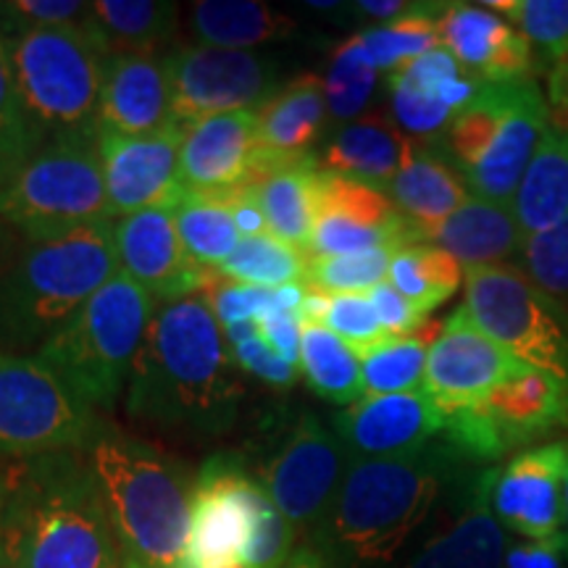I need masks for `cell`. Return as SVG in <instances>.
Segmentation results:
<instances>
[{
	"instance_id": "4dcf8cb0",
	"label": "cell",
	"mask_w": 568,
	"mask_h": 568,
	"mask_svg": "<svg viewBox=\"0 0 568 568\" xmlns=\"http://www.w3.org/2000/svg\"><path fill=\"white\" fill-rule=\"evenodd\" d=\"M190 30L197 45L251 51L295 38L297 24L293 17L258 0H201L190 6Z\"/></svg>"
},
{
	"instance_id": "db71d44e",
	"label": "cell",
	"mask_w": 568,
	"mask_h": 568,
	"mask_svg": "<svg viewBox=\"0 0 568 568\" xmlns=\"http://www.w3.org/2000/svg\"><path fill=\"white\" fill-rule=\"evenodd\" d=\"M224 201L230 205L234 224L243 237H258V234H268V224L261 209L258 197H255L253 184H243V187L226 190Z\"/></svg>"
},
{
	"instance_id": "d590c367",
	"label": "cell",
	"mask_w": 568,
	"mask_h": 568,
	"mask_svg": "<svg viewBox=\"0 0 568 568\" xmlns=\"http://www.w3.org/2000/svg\"><path fill=\"white\" fill-rule=\"evenodd\" d=\"M445 9L447 3H414L406 17L361 32L358 38L374 67L393 74L408 61L439 48V19Z\"/></svg>"
},
{
	"instance_id": "83f0119b",
	"label": "cell",
	"mask_w": 568,
	"mask_h": 568,
	"mask_svg": "<svg viewBox=\"0 0 568 568\" xmlns=\"http://www.w3.org/2000/svg\"><path fill=\"white\" fill-rule=\"evenodd\" d=\"M326 111L329 109L322 77L303 74L287 82L255 109L261 151L276 159L311 155V148L324 130Z\"/></svg>"
},
{
	"instance_id": "44dd1931",
	"label": "cell",
	"mask_w": 568,
	"mask_h": 568,
	"mask_svg": "<svg viewBox=\"0 0 568 568\" xmlns=\"http://www.w3.org/2000/svg\"><path fill=\"white\" fill-rule=\"evenodd\" d=\"M261 142L255 109L216 113L184 126L180 180L195 193H226L251 184L258 166Z\"/></svg>"
},
{
	"instance_id": "ab89813d",
	"label": "cell",
	"mask_w": 568,
	"mask_h": 568,
	"mask_svg": "<svg viewBox=\"0 0 568 568\" xmlns=\"http://www.w3.org/2000/svg\"><path fill=\"white\" fill-rule=\"evenodd\" d=\"M376 77H379V69L368 59L358 34L337 45L324 77L326 109H329L335 122L347 124L361 119V111L366 109L374 95Z\"/></svg>"
},
{
	"instance_id": "f546056e",
	"label": "cell",
	"mask_w": 568,
	"mask_h": 568,
	"mask_svg": "<svg viewBox=\"0 0 568 568\" xmlns=\"http://www.w3.org/2000/svg\"><path fill=\"white\" fill-rule=\"evenodd\" d=\"M524 240L550 232L568 216V134L548 126L510 201Z\"/></svg>"
},
{
	"instance_id": "11a10c76",
	"label": "cell",
	"mask_w": 568,
	"mask_h": 568,
	"mask_svg": "<svg viewBox=\"0 0 568 568\" xmlns=\"http://www.w3.org/2000/svg\"><path fill=\"white\" fill-rule=\"evenodd\" d=\"M548 105H550V124L568 134V61L558 63V67H552L550 71Z\"/></svg>"
},
{
	"instance_id": "4316f807",
	"label": "cell",
	"mask_w": 568,
	"mask_h": 568,
	"mask_svg": "<svg viewBox=\"0 0 568 568\" xmlns=\"http://www.w3.org/2000/svg\"><path fill=\"white\" fill-rule=\"evenodd\" d=\"M508 542V531L489 510L485 479L479 477L456 521L432 537L403 568H503Z\"/></svg>"
},
{
	"instance_id": "7c38bea8",
	"label": "cell",
	"mask_w": 568,
	"mask_h": 568,
	"mask_svg": "<svg viewBox=\"0 0 568 568\" xmlns=\"http://www.w3.org/2000/svg\"><path fill=\"white\" fill-rule=\"evenodd\" d=\"M568 429V385L556 376L529 372L500 385L479 406L445 416L443 439L460 460L493 464L524 453Z\"/></svg>"
},
{
	"instance_id": "7a4b0ae2",
	"label": "cell",
	"mask_w": 568,
	"mask_h": 568,
	"mask_svg": "<svg viewBox=\"0 0 568 568\" xmlns=\"http://www.w3.org/2000/svg\"><path fill=\"white\" fill-rule=\"evenodd\" d=\"M458 456L445 443L414 456L351 460L324 521L305 539L329 568H385L435 510Z\"/></svg>"
},
{
	"instance_id": "836d02e7",
	"label": "cell",
	"mask_w": 568,
	"mask_h": 568,
	"mask_svg": "<svg viewBox=\"0 0 568 568\" xmlns=\"http://www.w3.org/2000/svg\"><path fill=\"white\" fill-rule=\"evenodd\" d=\"M301 326V372L308 387L337 406L364 400V372L358 353L324 324Z\"/></svg>"
},
{
	"instance_id": "b9f144b4",
	"label": "cell",
	"mask_w": 568,
	"mask_h": 568,
	"mask_svg": "<svg viewBox=\"0 0 568 568\" xmlns=\"http://www.w3.org/2000/svg\"><path fill=\"white\" fill-rule=\"evenodd\" d=\"M489 11H500L552 67L568 61V0H487Z\"/></svg>"
},
{
	"instance_id": "2e32d148",
	"label": "cell",
	"mask_w": 568,
	"mask_h": 568,
	"mask_svg": "<svg viewBox=\"0 0 568 568\" xmlns=\"http://www.w3.org/2000/svg\"><path fill=\"white\" fill-rule=\"evenodd\" d=\"M524 372H529L527 364L479 332L458 308L429 347L422 393L450 416L479 406L497 387Z\"/></svg>"
},
{
	"instance_id": "5b68a950",
	"label": "cell",
	"mask_w": 568,
	"mask_h": 568,
	"mask_svg": "<svg viewBox=\"0 0 568 568\" xmlns=\"http://www.w3.org/2000/svg\"><path fill=\"white\" fill-rule=\"evenodd\" d=\"M116 222L51 240H21L0 266V351L34 355L119 274Z\"/></svg>"
},
{
	"instance_id": "9c48e42d",
	"label": "cell",
	"mask_w": 568,
	"mask_h": 568,
	"mask_svg": "<svg viewBox=\"0 0 568 568\" xmlns=\"http://www.w3.org/2000/svg\"><path fill=\"white\" fill-rule=\"evenodd\" d=\"M0 216L32 243L113 219L98 138L42 140L0 187Z\"/></svg>"
},
{
	"instance_id": "f1b7e54d",
	"label": "cell",
	"mask_w": 568,
	"mask_h": 568,
	"mask_svg": "<svg viewBox=\"0 0 568 568\" xmlns=\"http://www.w3.org/2000/svg\"><path fill=\"white\" fill-rule=\"evenodd\" d=\"M471 190L466 187L458 169L439 151L418 145L408 166L389 182L387 197L408 222L424 232L426 243L439 224L466 203Z\"/></svg>"
},
{
	"instance_id": "74e56055",
	"label": "cell",
	"mask_w": 568,
	"mask_h": 568,
	"mask_svg": "<svg viewBox=\"0 0 568 568\" xmlns=\"http://www.w3.org/2000/svg\"><path fill=\"white\" fill-rule=\"evenodd\" d=\"M432 343L422 332L410 337H387L358 353L366 397L418 393L424 385Z\"/></svg>"
},
{
	"instance_id": "e575fe53",
	"label": "cell",
	"mask_w": 568,
	"mask_h": 568,
	"mask_svg": "<svg viewBox=\"0 0 568 568\" xmlns=\"http://www.w3.org/2000/svg\"><path fill=\"white\" fill-rule=\"evenodd\" d=\"M464 276V266L443 247L416 243L393 255L387 282L426 316L458 293Z\"/></svg>"
},
{
	"instance_id": "8fae6325",
	"label": "cell",
	"mask_w": 568,
	"mask_h": 568,
	"mask_svg": "<svg viewBox=\"0 0 568 568\" xmlns=\"http://www.w3.org/2000/svg\"><path fill=\"white\" fill-rule=\"evenodd\" d=\"M103 426L34 355L0 351V460L84 453Z\"/></svg>"
},
{
	"instance_id": "6f0895ef",
	"label": "cell",
	"mask_w": 568,
	"mask_h": 568,
	"mask_svg": "<svg viewBox=\"0 0 568 568\" xmlns=\"http://www.w3.org/2000/svg\"><path fill=\"white\" fill-rule=\"evenodd\" d=\"M6 506H9V474L0 460V566H6Z\"/></svg>"
},
{
	"instance_id": "91938a15",
	"label": "cell",
	"mask_w": 568,
	"mask_h": 568,
	"mask_svg": "<svg viewBox=\"0 0 568 568\" xmlns=\"http://www.w3.org/2000/svg\"><path fill=\"white\" fill-rule=\"evenodd\" d=\"M284 568H329V566H326L324 560L318 558L314 550L305 548V545H301V548L295 550V556L290 558V564L284 566Z\"/></svg>"
},
{
	"instance_id": "6125c7cd",
	"label": "cell",
	"mask_w": 568,
	"mask_h": 568,
	"mask_svg": "<svg viewBox=\"0 0 568 568\" xmlns=\"http://www.w3.org/2000/svg\"><path fill=\"white\" fill-rule=\"evenodd\" d=\"M0 568H11V566H9V564H6V566H0Z\"/></svg>"
},
{
	"instance_id": "8992f818",
	"label": "cell",
	"mask_w": 568,
	"mask_h": 568,
	"mask_svg": "<svg viewBox=\"0 0 568 568\" xmlns=\"http://www.w3.org/2000/svg\"><path fill=\"white\" fill-rule=\"evenodd\" d=\"M153 314V297L119 272L34 358L90 408H111L130 387Z\"/></svg>"
},
{
	"instance_id": "f5cc1de1",
	"label": "cell",
	"mask_w": 568,
	"mask_h": 568,
	"mask_svg": "<svg viewBox=\"0 0 568 568\" xmlns=\"http://www.w3.org/2000/svg\"><path fill=\"white\" fill-rule=\"evenodd\" d=\"M503 568H568V552L564 539H548V542H508Z\"/></svg>"
},
{
	"instance_id": "8d00e7d4",
	"label": "cell",
	"mask_w": 568,
	"mask_h": 568,
	"mask_svg": "<svg viewBox=\"0 0 568 568\" xmlns=\"http://www.w3.org/2000/svg\"><path fill=\"white\" fill-rule=\"evenodd\" d=\"M311 253L284 243L276 234H258V237H243L232 258L219 268L234 282L251 284V287L276 290L287 284H303L308 272Z\"/></svg>"
},
{
	"instance_id": "5bb4252c",
	"label": "cell",
	"mask_w": 568,
	"mask_h": 568,
	"mask_svg": "<svg viewBox=\"0 0 568 568\" xmlns=\"http://www.w3.org/2000/svg\"><path fill=\"white\" fill-rule=\"evenodd\" d=\"M172 122L190 126L216 113L258 109L280 88V63L255 51L187 45L166 55Z\"/></svg>"
},
{
	"instance_id": "7dc6e473",
	"label": "cell",
	"mask_w": 568,
	"mask_h": 568,
	"mask_svg": "<svg viewBox=\"0 0 568 568\" xmlns=\"http://www.w3.org/2000/svg\"><path fill=\"white\" fill-rule=\"evenodd\" d=\"M524 272L568 308V216L524 245Z\"/></svg>"
},
{
	"instance_id": "9a60e30c",
	"label": "cell",
	"mask_w": 568,
	"mask_h": 568,
	"mask_svg": "<svg viewBox=\"0 0 568 568\" xmlns=\"http://www.w3.org/2000/svg\"><path fill=\"white\" fill-rule=\"evenodd\" d=\"M566 477L568 439L529 447L481 474L497 524L531 542L564 539Z\"/></svg>"
},
{
	"instance_id": "6da1fadb",
	"label": "cell",
	"mask_w": 568,
	"mask_h": 568,
	"mask_svg": "<svg viewBox=\"0 0 568 568\" xmlns=\"http://www.w3.org/2000/svg\"><path fill=\"white\" fill-rule=\"evenodd\" d=\"M243 382L201 295L155 305L126 387V416L195 435H222L237 422Z\"/></svg>"
},
{
	"instance_id": "7bdbcfd3",
	"label": "cell",
	"mask_w": 568,
	"mask_h": 568,
	"mask_svg": "<svg viewBox=\"0 0 568 568\" xmlns=\"http://www.w3.org/2000/svg\"><path fill=\"white\" fill-rule=\"evenodd\" d=\"M297 531L293 524L284 518L272 497L266 495V489L255 487L253 495V510H251V535L243 548V558L240 566L243 568H284L290 564V558L295 556L297 545Z\"/></svg>"
},
{
	"instance_id": "9f6ffc18",
	"label": "cell",
	"mask_w": 568,
	"mask_h": 568,
	"mask_svg": "<svg viewBox=\"0 0 568 568\" xmlns=\"http://www.w3.org/2000/svg\"><path fill=\"white\" fill-rule=\"evenodd\" d=\"M353 9H358L361 13L374 19H385V21H395L414 9V3H406V0H361L355 3Z\"/></svg>"
},
{
	"instance_id": "3957f363",
	"label": "cell",
	"mask_w": 568,
	"mask_h": 568,
	"mask_svg": "<svg viewBox=\"0 0 568 568\" xmlns=\"http://www.w3.org/2000/svg\"><path fill=\"white\" fill-rule=\"evenodd\" d=\"M6 564L122 568L101 485L80 450L6 460Z\"/></svg>"
},
{
	"instance_id": "d6a6232c",
	"label": "cell",
	"mask_w": 568,
	"mask_h": 568,
	"mask_svg": "<svg viewBox=\"0 0 568 568\" xmlns=\"http://www.w3.org/2000/svg\"><path fill=\"white\" fill-rule=\"evenodd\" d=\"M176 234L187 258L205 272H219L240 245V232L234 224L224 193H195L182 190L172 209Z\"/></svg>"
},
{
	"instance_id": "bcb514c9",
	"label": "cell",
	"mask_w": 568,
	"mask_h": 568,
	"mask_svg": "<svg viewBox=\"0 0 568 568\" xmlns=\"http://www.w3.org/2000/svg\"><path fill=\"white\" fill-rule=\"evenodd\" d=\"M389 103H393L395 122L400 124L403 132L414 134V138H435L445 132L456 119V111L450 105L429 95V92L414 88L403 77L387 74Z\"/></svg>"
},
{
	"instance_id": "d4e9b609",
	"label": "cell",
	"mask_w": 568,
	"mask_h": 568,
	"mask_svg": "<svg viewBox=\"0 0 568 568\" xmlns=\"http://www.w3.org/2000/svg\"><path fill=\"white\" fill-rule=\"evenodd\" d=\"M429 243L443 247L468 268L506 266L524 258V240L510 203H495L487 197L468 195L458 211H453L435 232Z\"/></svg>"
},
{
	"instance_id": "681fc988",
	"label": "cell",
	"mask_w": 568,
	"mask_h": 568,
	"mask_svg": "<svg viewBox=\"0 0 568 568\" xmlns=\"http://www.w3.org/2000/svg\"><path fill=\"white\" fill-rule=\"evenodd\" d=\"M326 329L353 347L355 353H364L389 335L382 329L379 316H376L368 295H335L332 297L329 314L324 318Z\"/></svg>"
},
{
	"instance_id": "52a82bcc",
	"label": "cell",
	"mask_w": 568,
	"mask_h": 568,
	"mask_svg": "<svg viewBox=\"0 0 568 568\" xmlns=\"http://www.w3.org/2000/svg\"><path fill=\"white\" fill-rule=\"evenodd\" d=\"M548 126L550 105L535 80L481 84L445 130V155L471 195L510 203Z\"/></svg>"
},
{
	"instance_id": "ffe728a7",
	"label": "cell",
	"mask_w": 568,
	"mask_h": 568,
	"mask_svg": "<svg viewBox=\"0 0 568 568\" xmlns=\"http://www.w3.org/2000/svg\"><path fill=\"white\" fill-rule=\"evenodd\" d=\"M116 255L119 268L155 303H174L201 293L205 268L195 266L184 253L172 209H151L119 219Z\"/></svg>"
},
{
	"instance_id": "680465c9",
	"label": "cell",
	"mask_w": 568,
	"mask_h": 568,
	"mask_svg": "<svg viewBox=\"0 0 568 568\" xmlns=\"http://www.w3.org/2000/svg\"><path fill=\"white\" fill-rule=\"evenodd\" d=\"M19 245H21V237L17 234V230H13L11 224H6L3 216H0V266L11 258Z\"/></svg>"
},
{
	"instance_id": "484cf974",
	"label": "cell",
	"mask_w": 568,
	"mask_h": 568,
	"mask_svg": "<svg viewBox=\"0 0 568 568\" xmlns=\"http://www.w3.org/2000/svg\"><path fill=\"white\" fill-rule=\"evenodd\" d=\"M318 172L322 169L314 153L301 155V159H274L264 153L261 176L253 182L268 232L305 253H311L316 224Z\"/></svg>"
},
{
	"instance_id": "277c9868",
	"label": "cell",
	"mask_w": 568,
	"mask_h": 568,
	"mask_svg": "<svg viewBox=\"0 0 568 568\" xmlns=\"http://www.w3.org/2000/svg\"><path fill=\"white\" fill-rule=\"evenodd\" d=\"M116 537L122 568H182L195 477L180 460L103 426L84 450Z\"/></svg>"
},
{
	"instance_id": "e0dca14e",
	"label": "cell",
	"mask_w": 568,
	"mask_h": 568,
	"mask_svg": "<svg viewBox=\"0 0 568 568\" xmlns=\"http://www.w3.org/2000/svg\"><path fill=\"white\" fill-rule=\"evenodd\" d=\"M258 479L230 456L205 460L195 477L193 516L182 568H243Z\"/></svg>"
},
{
	"instance_id": "7402d4cb",
	"label": "cell",
	"mask_w": 568,
	"mask_h": 568,
	"mask_svg": "<svg viewBox=\"0 0 568 568\" xmlns=\"http://www.w3.org/2000/svg\"><path fill=\"white\" fill-rule=\"evenodd\" d=\"M169 124L174 122L166 55H109L98 105V132L145 138Z\"/></svg>"
},
{
	"instance_id": "ac0fdd59",
	"label": "cell",
	"mask_w": 568,
	"mask_h": 568,
	"mask_svg": "<svg viewBox=\"0 0 568 568\" xmlns=\"http://www.w3.org/2000/svg\"><path fill=\"white\" fill-rule=\"evenodd\" d=\"M182 138L184 126L180 124H169L145 138L98 132L113 219L151 209H174L184 190L180 180Z\"/></svg>"
},
{
	"instance_id": "f35d334b",
	"label": "cell",
	"mask_w": 568,
	"mask_h": 568,
	"mask_svg": "<svg viewBox=\"0 0 568 568\" xmlns=\"http://www.w3.org/2000/svg\"><path fill=\"white\" fill-rule=\"evenodd\" d=\"M42 140L45 138L21 101L9 38L0 32V187L32 159Z\"/></svg>"
},
{
	"instance_id": "4fadbf2b",
	"label": "cell",
	"mask_w": 568,
	"mask_h": 568,
	"mask_svg": "<svg viewBox=\"0 0 568 568\" xmlns=\"http://www.w3.org/2000/svg\"><path fill=\"white\" fill-rule=\"evenodd\" d=\"M347 466L351 458L335 432L318 416L303 414L268 456L258 481L297 537L308 539L335 503Z\"/></svg>"
},
{
	"instance_id": "ba28073f",
	"label": "cell",
	"mask_w": 568,
	"mask_h": 568,
	"mask_svg": "<svg viewBox=\"0 0 568 568\" xmlns=\"http://www.w3.org/2000/svg\"><path fill=\"white\" fill-rule=\"evenodd\" d=\"M17 84L42 138H98L105 48L88 24L11 34Z\"/></svg>"
},
{
	"instance_id": "ee69618b",
	"label": "cell",
	"mask_w": 568,
	"mask_h": 568,
	"mask_svg": "<svg viewBox=\"0 0 568 568\" xmlns=\"http://www.w3.org/2000/svg\"><path fill=\"white\" fill-rule=\"evenodd\" d=\"M226 345H230L234 364L240 372L255 376L276 389H287L295 385L301 366L284 361L280 353L268 345V339L261 335L258 322H240L224 329Z\"/></svg>"
},
{
	"instance_id": "94428289",
	"label": "cell",
	"mask_w": 568,
	"mask_h": 568,
	"mask_svg": "<svg viewBox=\"0 0 568 568\" xmlns=\"http://www.w3.org/2000/svg\"><path fill=\"white\" fill-rule=\"evenodd\" d=\"M564 545L568 552V477H566V497H564Z\"/></svg>"
},
{
	"instance_id": "f6af8a7d",
	"label": "cell",
	"mask_w": 568,
	"mask_h": 568,
	"mask_svg": "<svg viewBox=\"0 0 568 568\" xmlns=\"http://www.w3.org/2000/svg\"><path fill=\"white\" fill-rule=\"evenodd\" d=\"M197 295L209 303L222 329L240 322H255L268 311H276V290L251 287V284L230 280L222 272H205L203 287Z\"/></svg>"
},
{
	"instance_id": "816d5d0a",
	"label": "cell",
	"mask_w": 568,
	"mask_h": 568,
	"mask_svg": "<svg viewBox=\"0 0 568 568\" xmlns=\"http://www.w3.org/2000/svg\"><path fill=\"white\" fill-rule=\"evenodd\" d=\"M261 326V335L268 339V345L290 364L301 366V316L293 311H268V314L255 318Z\"/></svg>"
},
{
	"instance_id": "30bf717a",
	"label": "cell",
	"mask_w": 568,
	"mask_h": 568,
	"mask_svg": "<svg viewBox=\"0 0 568 568\" xmlns=\"http://www.w3.org/2000/svg\"><path fill=\"white\" fill-rule=\"evenodd\" d=\"M468 322L521 364L568 385V308L514 264L468 268L464 276Z\"/></svg>"
},
{
	"instance_id": "c3c4849f",
	"label": "cell",
	"mask_w": 568,
	"mask_h": 568,
	"mask_svg": "<svg viewBox=\"0 0 568 568\" xmlns=\"http://www.w3.org/2000/svg\"><path fill=\"white\" fill-rule=\"evenodd\" d=\"M90 3L82 0H3L0 3V32L6 38L27 30L77 27L88 19Z\"/></svg>"
},
{
	"instance_id": "cb8c5ba5",
	"label": "cell",
	"mask_w": 568,
	"mask_h": 568,
	"mask_svg": "<svg viewBox=\"0 0 568 568\" xmlns=\"http://www.w3.org/2000/svg\"><path fill=\"white\" fill-rule=\"evenodd\" d=\"M418 145L422 142L403 132L395 119L361 116L332 134L324 151L316 155V163L324 172L347 176V180L364 182L368 187L387 193L389 182L408 166Z\"/></svg>"
},
{
	"instance_id": "60d3db41",
	"label": "cell",
	"mask_w": 568,
	"mask_h": 568,
	"mask_svg": "<svg viewBox=\"0 0 568 568\" xmlns=\"http://www.w3.org/2000/svg\"><path fill=\"white\" fill-rule=\"evenodd\" d=\"M393 251H368L355 255H311L305 287L324 295H368L387 282Z\"/></svg>"
},
{
	"instance_id": "603a6c76",
	"label": "cell",
	"mask_w": 568,
	"mask_h": 568,
	"mask_svg": "<svg viewBox=\"0 0 568 568\" xmlns=\"http://www.w3.org/2000/svg\"><path fill=\"white\" fill-rule=\"evenodd\" d=\"M439 45L481 84L531 80V42L485 6L447 3L439 19Z\"/></svg>"
},
{
	"instance_id": "1f68e13d",
	"label": "cell",
	"mask_w": 568,
	"mask_h": 568,
	"mask_svg": "<svg viewBox=\"0 0 568 568\" xmlns=\"http://www.w3.org/2000/svg\"><path fill=\"white\" fill-rule=\"evenodd\" d=\"M84 24L109 55H161L180 30V6L159 0H95Z\"/></svg>"
},
{
	"instance_id": "f907efd6",
	"label": "cell",
	"mask_w": 568,
	"mask_h": 568,
	"mask_svg": "<svg viewBox=\"0 0 568 568\" xmlns=\"http://www.w3.org/2000/svg\"><path fill=\"white\" fill-rule=\"evenodd\" d=\"M368 301H372L376 316L382 322V329L389 337H410L426 324V316L418 314L414 305L397 293L389 282L376 284L372 293H368Z\"/></svg>"
},
{
	"instance_id": "d6986e66",
	"label": "cell",
	"mask_w": 568,
	"mask_h": 568,
	"mask_svg": "<svg viewBox=\"0 0 568 568\" xmlns=\"http://www.w3.org/2000/svg\"><path fill=\"white\" fill-rule=\"evenodd\" d=\"M445 414L429 395H376L353 403L335 416V435L351 460L414 456L443 437Z\"/></svg>"
}]
</instances>
